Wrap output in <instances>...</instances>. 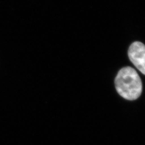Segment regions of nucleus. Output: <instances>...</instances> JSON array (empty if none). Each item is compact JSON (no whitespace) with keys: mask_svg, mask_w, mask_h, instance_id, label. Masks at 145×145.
<instances>
[{"mask_svg":"<svg viewBox=\"0 0 145 145\" xmlns=\"http://www.w3.org/2000/svg\"><path fill=\"white\" fill-rule=\"evenodd\" d=\"M129 57L138 70L145 75V45L142 42H134L128 51Z\"/></svg>","mask_w":145,"mask_h":145,"instance_id":"nucleus-2","label":"nucleus"},{"mask_svg":"<svg viewBox=\"0 0 145 145\" xmlns=\"http://www.w3.org/2000/svg\"><path fill=\"white\" fill-rule=\"evenodd\" d=\"M115 86L117 92L123 98L130 101L140 97L142 85L138 74L131 67L121 69L115 78Z\"/></svg>","mask_w":145,"mask_h":145,"instance_id":"nucleus-1","label":"nucleus"}]
</instances>
